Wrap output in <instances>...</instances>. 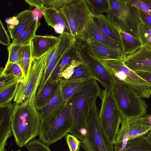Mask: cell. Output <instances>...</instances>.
<instances>
[{
    "label": "cell",
    "mask_w": 151,
    "mask_h": 151,
    "mask_svg": "<svg viewBox=\"0 0 151 151\" xmlns=\"http://www.w3.org/2000/svg\"><path fill=\"white\" fill-rule=\"evenodd\" d=\"M40 24L39 20H35L13 39L12 43L22 46L30 43L31 40L36 35V30Z\"/></svg>",
    "instance_id": "484cf974"
},
{
    "label": "cell",
    "mask_w": 151,
    "mask_h": 151,
    "mask_svg": "<svg viewBox=\"0 0 151 151\" xmlns=\"http://www.w3.org/2000/svg\"><path fill=\"white\" fill-rule=\"evenodd\" d=\"M112 92L122 117L136 118L146 114L148 105L145 101L126 84L116 81Z\"/></svg>",
    "instance_id": "8992f818"
},
{
    "label": "cell",
    "mask_w": 151,
    "mask_h": 151,
    "mask_svg": "<svg viewBox=\"0 0 151 151\" xmlns=\"http://www.w3.org/2000/svg\"><path fill=\"white\" fill-rule=\"evenodd\" d=\"M99 110L95 102L88 116L86 128L87 138L80 141V145L86 151H114L100 122Z\"/></svg>",
    "instance_id": "9c48e42d"
},
{
    "label": "cell",
    "mask_w": 151,
    "mask_h": 151,
    "mask_svg": "<svg viewBox=\"0 0 151 151\" xmlns=\"http://www.w3.org/2000/svg\"><path fill=\"white\" fill-rule=\"evenodd\" d=\"M90 9L93 15L106 13L109 10V0H86Z\"/></svg>",
    "instance_id": "1f68e13d"
},
{
    "label": "cell",
    "mask_w": 151,
    "mask_h": 151,
    "mask_svg": "<svg viewBox=\"0 0 151 151\" xmlns=\"http://www.w3.org/2000/svg\"><path fill=\"white\" fill-rule=\"evenodd\" d=\"M60 10L66 18L71 35L77 42H81L83 34L93 15L86 0H75Z\"/></svg>",
    "instance_id": "30bf717a"
},
{
    "label": "cell",
    "mask_w": 151,
    "mask_h": 151,
    "mask_svg": "<svg viewBox=\"0 0 151 151\" xmlns=\"http://www.w3.org/2000/svg\"><path fill=\"white\" fill-rule=\"evenodd\" d=\"M60 89L59 80H49L35 97L34 104L37 109L44 107L58 93Z\"/></svg>",
    "instance_id": "d6986e66"
},
{
    "label": "cell",
    "mask_w": 151,
    "mask_h": 151,
    "mask_svg": "<svg viewBox=\"0 0 151 151\" xmlns=\"http://www.w3.org/2000/svg\"><path fill=\"white\" fill-rule=\"evenodd\" d=\"M119 33L122 51L125 55L133 54L141 47V43L138 38L121 30Z\"/></svg>",
    "instance_id": "cb8c5ba5"
},
{
    "label": "cell",
    "mask_w": 151,
    "mask_h": 151,
    "mask_svg": "<svg viewBox=\"0 0 151 151\" xmlns=\"http://www.w3.org/2000/svg\"><path fill=\"white\" fill-rule=\"evenodd\" d=\"M137 36L141 45V47L151 49V26L141 22L137 27Z\"/></svg>",
    "instance_id": "f1b7e54d"
},
{
    "label": "cell",
    "mask_w": 151,
    "mask_h": 151,
    "mask_svg": "<svg viewBox=\"0 0 151 151\" xmlns=\"http://www.w3.org/2000/svg\"><path fill=\"white\" fill-rule=\"evenodd\" d=\"M116 81L122 83L132 89L142 98L151 95V85L132 71L121 60H107L99 61Z\"/></svg>",
    "instance_id": "3957f363"
},
{
    "label": "cell",
    "mask_w": 151,
    "mask_h": 151,
    "mask_svg": "<svg viewBox=\"0 0 151 151\" xmlns=\"http://www.w3.org/2000/svg\"><path fill=\"white\" fill-rule=\"evenodd\" d=\"M141 78L151 85V73L145 72H134Z\"/></svg>",
    "instance_id": "ee69618b"
},
{
    "label": "cell",
    "mask_w": 151,
    "mask_h": 151,
    "mask_svg": "<svg viewBox=\"0 0 151 151\" xmlns=\"http://www.w3.org/2000/svg\"><path fill=\"white\" fill-rule=\"evenodd\" d=\"M141 22L147 23L151 26V16L146 12L139 10Z\"/></svg>",
    "instance_id": "7bdbcfd3"
},
{
    "label": "cell",
    "mask_w": 151,
    "mask_h": 151,
    "mask_svg": "<svg viewBox=\"0 0 151 151\" xmlns=\"http://www.w3.org/2000/svg\"><path fill=\"white\" fill-rule=\"evenodd\" d=\"M102 90L96 80H88L67 102L70 107L72 121L69 132L81 141L87 138L86 126L88 114Z\"/></svg>",
    "instance_id": "6da1fadb"
},
{
    "label": "cell",
    "mask_w": 151,
    "mask_h": 151,
    "mask_svg": "<svg viewBox=\"0 0 151 151\" xmlns=\"http://www.w3.org/2000/svg\"><path fill=\"white\" fill-rule=\"evenodd\" d=\"M0 43L3 45L9 46L10 43L9 35L1 20H0Z\"/></svg>",
    "instance_id": "60d3db41"
},
{
    "label": "cell",
    "mask_w": 151,
    "mask_h": 151,
    "mask_svg": "<svg viewBox=\"0 0 151 151\" xmlns=\"http://www.w3.org/2000/svg\"><path fill=\"white\" fill-rule=\"evenodd\" d=\"M78 44L79 57L88 63L96 80L100 83L104 89L112 91L116 83L114 78L99 61L90 57L81 43H78Z\"/></svg>",
    "instance_id": "7c38bea8"
},
{
    "label": "cell",
    "mask_w": 151,
    "mask_h": 151,
    "mask_svg": "<svg viewBox=\"0 0 151 151\" xmlns=\"http://www.w3.org/2000/svg\"><path fill=\"white\" fill-rule=\"evenodd\" d=\"M42 12L47 24L54 28L61 25L65 27V32L71 34L70 30L66 18L60 10L42 7L39 9Z\"/></svg>",
    "instance_id": "ffe728a7"
},
{
    "label": "cell",
    "mask_w": 151,
    "mask_h": 151,
    "mask_svg": "<svg viewBox=\"0 0 151 151\" xmlns=\"http://www.w3.org/2000/svg\"><path fill=\"white\" fill-rule=\"evenodd\" d=\"M123 62L134 72L151 73V49L141 47L133 54L126 55Z\"/></svg>",
    "instance_id": "5bb4252c"
},
{
    "label": "cell",
    "mask_w": 151,
    "mask_h": 151,
    "mask_svg": "<svg viewBox=\"0 0 151 151\" xmlns=\"http://www.w3.org/2000/svg\"><path fill=\"white\" fill-rule=\"evenodd\" d=\"M106 16L122 31L138 38L137 27L141 22L139 10L131 0H109Z\"/></svg>",
    "instance_id": "277c9868"
},
{
    "label": "cell",
    "mask_w": 151,
    "mask_h": 151,
    "mask_svg": "<svg viewBox=\"0 0 151 151\" xmlns=\"http://www.w3.org/2000/svg\"><path fill=\"white\" fill-rule=\"evenodd\" d=\"M28 151H51L48 146L35 139L24 146Z\"/></svg>",
    "instance_id": "8d00e7d4"
},
{
    "label": "cell",
    "mask_w": 151,
    "mask_h": 151,
    "mask_svg": "<svg viewBox=\"0 0 151 151\" xmlns=\"http://www.w3.org/2000/svg\"><path fill=\"white\" fill-rule=\"evenodd\" d=\"M51 50L40 58H31L26 79L19 84L14 99L15 103L19 104L27 101L34 102L37 89Z\"/></svg>",
    "instance_id": "ba28073f"
},
{
    "label": "cell",
    "mask_w": 151,
    "mask_h": 151,
    "mask_svg": "<svg viewBox=\"0 0 151 151\" xmlns=\"http://www.w3.org/2000/svg\"><path fill=\"white\" fill-rule=\"evenodd\" d=\"M31 53L30 43L23 46L19 63L22 72L23 79L25 81L27 76L31 60Z\"/></svg>",
    "instance_id": "f546056e"
},
{
    "label": "cell",
    "mask_w": 151,
    "mask_h": 151,
    "mask_svg": "<svg viewBox=\"0 0 151 151\" xmlns=\"http://www.w3.org/2000/svg\"><path fill=\"white\" fill-rule=\"evenodd\" d=\"M87 39L94 40L113 49L122 51L120 45L102 33L93 21V17L83 34L81 42Z\"/></svg>",
    "instance_id": "ac0fdd59"
},
{
    "label": "cell",
    "mask_w": 151,
    "mask_h": 151,
    "mask_svg": "<svg viewBox=\"0 0 151 151\" xmlns=\"http://www.w3.org/2000/svg\"><path fill=\"white\" fill-rule=\"evenodd\" d=\"M146 137L147 139L151 142V128L147 133Z\"/></svg>",
    "instance_id": "f6af8a7d"
},
{
    "label": "cell",
    "mask_w": 151,
    "mask_h": 151,
    "mask_svg": "<svg viewBox=\"0 0 151 151\" xmlns=\"http://www.w3.org/2000/svg\"><path fill=\"white\" fill-rule=\"evenodd\" d=\"M5 21L7 24V28L9 33L13 30L15 26L18 24L19 23V21L16 17L6 18Z\"/></svg>",
    "instance_id": "b9f144b4"
},
{
    "label": "cell",
    "mask_w": 151,
    "mask_h": 151,
    "mask_svg": "<svg viewBox=\"0 0 151 151\" xmlns=\"http://www.w3.org/2000/svg\"><path fill=\"white\" fill-rule=\"evenodd\" d=\"M19 83L0 93V106L12 103V100L14 98Z\"/></svg>",
    "instance_id": "e575fe53"
},
{
    "label": "cell",
    "mask_w": 151,
    "mask_h": 151,
    "mask_svg": "<svg viewBox=\"0 0 151 151\" xmlns=\"http://www.w3.org/2000/svg\"><path fill=\"white\" fill-rule=\"evenodd\" d=\"M93 21L102 33L111 40L116 42L122 47L119 32L121 29L110 19L103 14L93 15Z\"/></svg>",
    "instance_id": "e0dca14e"
},
{
    "label": "cell",
    "mask_w": 151,
    "mask_h": 151,
    "mask_svg": "<svg viewBox=\"0 0 151 151\" xmlns=\"http://www.w3.org/2000/svg\"><path fill=\"white\" fill-rule=\"evenodd\" d=\"M16 17L18 20L19 23L9 33L12 39L35 20L33 16L32 11L31 10L23 11Z\"/></svg>",
    "instance_id": "83f0119b"
},
{
    "label": "cell",
    "mask_w": 151,
    "mask_h": 151,
    "mask_svg": "<svg viewBox=\"0 0 151 151\" xmlns=\"http://www.w3.org/2000/svg\"><path fill=\"white\" fill-rule=\"evenodd\" d=\"M81 60L82 62L76 67L73 74L69 79H76L89 78L96 80L88 63Z\"/></svg>",
    "instance_id": "4dcf8cb0"
},
{
    "label": "cell",
    "mask_w": 151,
    "mask_h": 151,
    "mask_svg": "<svg viewBox=\"0 0 151 151\" xmlns=\"http://www.w3.org/2000/svg\"><path fill=\"white\" fill-rule=\"evenodd\" d=\"M11 151H22V150H21L20 149H19V150H11Z\"/></svg>",
    "instance_id": "bcb514c9"
},
{
    "label": "cell",
    "mask_w": 151,
    "mask_h": 151,
    "mask_svg": "<svg viewBox=\"0 0 151 151\" xmlns=\"http://www.w3.org/2000/svg\"><path fill=\"white\" fill-rule=\"evenodd\" d=\"M92 79L85 78L76 79L59 80L60 90L65 100L67 102L71 97L78 91L85 82Z\"/></svg>",
    "instance_id": "603a6c76"
},
{
    "label": "cell",
    "mask_w": 151,
    "mask_h": 151,
    "mask_svg": "<svg viewBox=\"0 0 151 151\" xmlns=\"http://www.w3.org/2000/svg\"><path fill=\"white\" fill-rule=\"evenodd\" d=\"M66 104L60 89L58 93L44 107L37 109L42 121H44L60 111Z\"/></svg>",
    "instance_id": "44dd1931"
},
{
    "label": "cell",
    "mask_w": 151,
    "mask_h": 151,
    "mask_svg": "<svg viewBox=\"0 0 151 151\" xmlns=\"http://www.w3.org/2000/svg\"><path fill=\"white\" fill-rule=\"evenodd\" d=\"M0 80V93L21 81L20 79L14 76L6 75L1 73Z\"/></svg>",
    "instance_id": "d590c367"
},
{
    "label": "cell",
    "mask_w": 151,
    "mask_h": 151,
    "mask_svg": "<svg viewBox=\"0 0 151 151\" xmlns=\"http://www.w3.org/2000/svg\"><path fill=\"white\" fill-rule=\"evenodd\" d=\"M119 151H151V142L145 136L131 138Z\"/></svg>",
    "instance_id": "d4e9b609"
},
{
    "label": "cell",
    "mask_w": 151,
    "mask_h": 151,
    "mask_svg": "<svg viewBox=\"0 0 151 151\" xmlns=\"http://www.w3.org/2000/svg\"><path fill=\"white\" fill-rule=\"evenodd\" d=\"M59 36L36 35L30 42L32 58H37L56 46L60 41Z\"/></svg>",
    "instance_id": "9a60e30c"
},
{
    "label": "cell",
    "mask_w": 151,
    "mask_h": 151,
    "mask_svg": "<svg viewBox=\"0 0 151 151\" xmlns=\"http://www.w3.org/2000/svg\"><path fill=\"white\" fill-rule=\"evenodd\" d=\"M23 46L12 42L8 47V58L7 62L19 65Z\"/></svg>",
    "instance_id": "d6a6232c"
},
{
    "label": "cell",
    "mask_w": 151,
    "mask_h": 151,
    "mask_svg": "<svg viewBox=\"0 0 151 151\" xmlns=\"http://www.w3.org/2000/svg\"><path fill=\"white\" fill-rule=\"evenodd\" d=\"M75 0H25L30 6L40 9L42 7L60 10Z\"/></svg>",
    "instance_id": "4316f807"
},
{
    "label": "cell",
    "mask_w": 151,
    "mask_h": 151,
    "mask_svg": "<svg viewBox=\"0 0 151 151\" xmlns=\"http://www.w3.org/2000/svg\"><path fill=\"white\" fill-rule=\"evenodd\" d=\"M72 123L70 107L66 103L60 111L47 120L42 121L39 140L49 146L69 132Z\"/></svg>",
    "instance_id": "5b68a950"
},
{
    "label": "cell",
    "mask_w": 151,
    "mask_h": 151,
    "mask_svg": "<svg viewBox=\"0 0 151 151\" xmlns=\"http://www.w3.org/2000/svg\"><path fill=\"white\" fill-rule=\"evenodd\" d=\"M65 139L70 151H80V141L73 134H68Z\"/></svg>",
    "instance_id": "ab89813d"
},
{
    "label": "cell",
    "mask_w": 151,
    "mask_h": 151,
    "mask_svg": "<svg viewBox=\"0 0 151 151\" xmlns=\"http://www.w3.org/2000/svg\"><path fill=\"white\" fill-rule=\"evenodd\" d=\"M81 43L88 54L98 61L113 59L123 62L126 56L122 51L114 50L92 40H86Z\"/></svg>",
    "instance_id": "4fadbf2b"
},
{
    "label": "cell",
    "mask_w": 151,
    "mask_h": 151,
    "mask_svg": "<svg viewBox=\"0 0 151 151\" xmlns=\"http://www.w3.org/2000/svg\"><path fill=\"white\" fill-rule=\"evenodd\" d=\"M79 45L76 42L75 45L66 53L53 71L49 80H59V76L71 64L74 60L79 59L78 54Z\"/></svg>",
    "instance_id": "7402d4cb"
},
{
    "label": "cell",
    "mask_w": 151,
    "mask_h": 151,
    "mask_svg": "<svg viewBox=\"0 0 151 151\" xmlns=\"http://www.w3.org/2000/svg\"><path fill=\"white\" fill-rule=\"evenodd\" d=\"M14 104L0 106V151H6L8 139L13 135L12 119Z\"/></svg>",
    "instance_id": "2e32d148"
},
{
    "label": "cell",
    "mask_w": 151,
    "mask_h": 151,
    "mask_svg": "<svg viewBox=\"0 0 151 151\" xmlns=\"http://www.w3.org/2000/svg\"><path fill=\"white\" fill-rule=\"evenodd\" d=\"M121 127L114 141V151H119L129 138L146 136L151 128V115L134 118L122 117Z\"/></svg>",
    "instance_id": "8fae6325"
},
{
    "label": "cell",
    "mask_w": 151,
    "mask_h": 151,
    "mask_svg": "<svg viewBox=\"0 0 151 151\" xmlns=\"http://www.w3.org/2000/svg\"><path fill=\"white\" fill-rule=\"evenodd\" d=\"M132 5L151 16V0H131Z\"/></svg>",
    "instance_id": "f35d334b"
},
{
    "label": "cell",
    "mask_w": 151,
    "mask_h": 151,
    "mask_svg": "<svg viewBox=\"0 0 151 151\" xmlns=\"http://www.w3.org/2000/svg\"><path fill=\"white\" fill-rule=\"evenodd\" d=\"M99 97L101 101L99 118L101 127L110 143L114 144L122 118L112 91L104 89Z\"/></svg>",
    "instance_id": "52a82bcc"
},
{
    "label": "cell",
    "mask_w": 151,
    "mask_h": 151,
    "mask_svg": "<svg viewBox=\"0 0 151 151\" xmlns=\"http://www.w3.org/2000/svg\"><path fill=\"white\" fill-rule=\"evenodd\" d=\"M0 73L6 75L14 76L22 81L23 75L22 70L19 65L15 63L7 62L4 68H1Z\"/></svg>",
    "instance_id": "836d02e7"
},
{
    "label": "cell",
    "mask_w": 151,
    "mask_h": 151,
    "mask_svg": "<svg viewBox=\"0 0 151 151\" xmlns=\"http://www.w3.org/2000/svg\"><path fill=\"white\" fill-rule=\"evenodd\" d=\"M14 104L12 131L17 145L22 147L39 135L42 120L34 102Z\"/></svg>",
    "instance_id": "7a4b0ae2"
},
{
    "label": "cell",
    "mask_w": 151,
    "mask_h": 151,
    "mask_svg": "<svg viewBox=\"0 0 151 151\" xmlns=\"http://www.w3.org/2000/svg\"><path fill=\"white\" fill-rule=\"evenodd\" d=\"M79 58L78 60H73L70 65L60 74L59 76V80L60 78L68 79L71 77L76 67L82 62V60Z\"/></svg>",
    "instance_id": "74e56055"
}]
</instances>
